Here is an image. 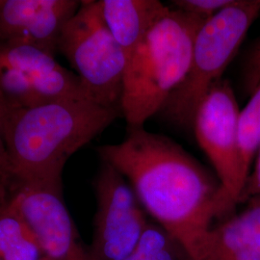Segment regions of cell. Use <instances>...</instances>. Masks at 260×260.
<instances>
[{
  "instance_id": "12",
  "label": "cell",
  "mask_w": 260,
  "mask_h": 260,
  "mask_svg": "<svg viewBox=\"0 0 260 260\" xmlns=\"http://www.w3.org/2000/svg\"><path fill=\"white\" fill-rule=\"evenodd\" d=\"M103 20L125 58L168 9L158 0H99Z\"/></svg>"
},
{
  "instance_id": "19",
  "label": "cell",
  "mask_w": 260,
  "mask_h": 260,
  "mask_svg": "<svg viewBox=\"0 0 260 260\" xmlns=\"http://www.w3.org/2000/svg\"><path fill=\"white\" fill-rule=\"evenodd\" d=\"M7 114H8V108L0 94V133H1L2 126H3V123H4Z\"/></svg>"
},
{
  "instance_id": "9",
  "label": "cell",
  "mask_w": 260,
  "mask_h": 260,
  "mask_svg": "<svg viewBox=\"0 0 260 260\" xmlns=\"http://www.w3.org/2000/svg\"><path fill=\"white\" fill-rule=\"evenodd\" d=\"M11 204L37 237L47 260H93L80 241L62 188L15 184Z\"/></svg>"
},
{
  "instance_id": "5",
  "label": "cell",
  "mask_w": 260,
  "mask_h": 260,
  "mask_svg": "<svg viewBox=\"0 0 260 260\" xmlns=\"http://www.w3.org/2000/svg\"><path fill=\"white\" fill-rule=\"evenodd\" d=\"M57 51L74 68L93 102L121 110L126 58L103 20L99 1H81L62 28Z\"/></svg>"
},
{
  "instance_id": "20",
  "label": "cell",
  "mask_w": 260,
  "mask_h": 260,
  "mask_svg": "<svg viewBox=\"0 0 260 260\" xmlns=\"http://www.w3.org/2000/svg\"><path fill=\"white\" fill-rule=\"evenodd\" d=\"M46 260H47V259H46Z\"/></svg>"
},
{
  "instance_id": "17",
  "label": "cell",
  "mask_w": 260,
  "mask_h": 260,
  "mask_svg": "<svg viewBox=\"0 0 260 260\" xmlns=\"http://www.w3.org/2000/svg\"><path fill=\"white\" fill-rule=\"evenodd\" d=\"M253 162L254 167L250 174L244 194L242 197L241 203L252 197H260V147Z\"/></svg>"
},
{
  "instance_id": "2",
  "label": "cell",
  "mask_w": 260,
  "mask_h": 260,
  "mask_svg": "<svg viewBox=\"0 0 260 260\" xmlns=\"http://www.w3.org/2000/svg\"><path fill=\"white\" fill-rule=\"evenodd\" d=\"M121 110L64 100L9 110L1 130L15 184L62 188L67 161L109 127Z\"/></svg>"
},
{
  "instance_id": "6",
  "label": "cell",
  "mask_w": 260,
  "mask_h": 260,
  "mask_svg": "<svg viewBox=\"0 0 260 260\" xmlns=\"http://www.w3.org/2000/svg\"><path fill=\"white\" fill-rule=\"evenodd\" d=\"M0 94L8 111L64 100L92 101L54 53L28 44H0Z\"/></svg>"
},
{
  "instance_id": "16",
  "label": "cell",
  "mask_w": 260,
  "mask_h": 260,
  "mask_svg": "<svg viewBox=\"0 0 260 260\" xmlns=\"http://www.w3.org/2000/svg\"><path fill=\"white\" fill-rule=\"evenodd\" d=\"M233 0H175L173 8L206 21L228 7Z\"/></svg>"
},
{
  "instance_id": "15",
  "label": "cell",
  "mask_w": 260,
  "mask_h": 260,
  "mask_svg": "<svg viewBox=\"0 0 260 260\" xmlns=\"http://www.w3.org/2000/svg\"><path fill=\"white\" fill-rule=\"evenodd\" d=\"M239 140L243 164L250 175L260 147V78L249 103L240 111Z\"/></svg>"
},
{
  "instance_id": "3",
  "label": "cell",
  "mask_w": 260,
  "mask_h": 260,
  "mask_svg": "<svg viewBox=\"0 0 260 260\" xmlns=\"http://www.w3.org/2000/svg\"><path fill=\"white\" fill-rule=\"evenodd\" d=\"M204 22L168 6L126 58L121 111L128 128L144 127L162 111L185 77L196 35Z\"/></svg>"
},
{
  "instance_id": "11",
  "label": "cell",
  "mask_w": 260,
  "mask_h": 260,
  "mask_svg": "<svg viewBox=\"0 0 260 260\" xmlns=\"http://www.w3.org/2000/svg\"><path fill=\"white\" fill-rule=\"evenodd\" d=\"M201 260H260V197L250 198L241 212L214 224Z\"/></svg>"
},
{
  "instance_id": "8",
  "label": "cell",
  "mask_w": 260,
  "mask_h": 260,
  "mask_svg": "<svg viewBox=\"0 0 260 260\" xmlns=\"http://www.w3.org/2000/svg\"><path fill=\"white\" fill-rule=\"evenodd\" d=\"M94 190L96 211L92 258L122 260L135 248L149 224L148 214L127 180L103 161Z\"/></svg>"
},
{
  "instance_id": "14",
  "label": "cell",
  "mask_w": 260,
  "mask_h": 260,
  "mask_svg": "<svg viewBox=\"0 0 260 260\" xmlns=\"http://www.w3.org/2000/svg\"><path fill=\"white\" fill-rule=\"evenodd\" d=\"M122 260H190L183 248L154 222H149L135 248Z\"/></svg>"
},
{
  "instance_id": "13",
  "label": "cell",
  "mask_w": 260,
  "mask_h": 260,
  "mask_svg": "<svg viewBox=\"0 0 260 260\" xmlns=\"http://www.w3.org/2000/svg\"><path fill=\"white\" fill-rule=\"evenodd\" d=\"M0 191V260H46L36 235Z\"/></svg>"
},
{
  "instance_id": "18",
  "label": "cell",
  "mask_w": 260,
  "mask_h": 260,
  "mask_svg": "<svg viewBox=\"0 0 260 260\" xmlns=\"http://www.w3.org/2000/svg\"><path fill=\"white\" fill-rule=\"evenodd\" d=\"M9 179V157L3 137L0 133V183Z\"/></svg>"
},
{
  "instance_id": "4",
  "label": "cell",
  "mask_w": 260,
  "mask_h": 260,
  "mask_svg": "<svg viewBox=\"0 0 260 260\" xmlns=\"http://www.w3.org/2000/svg\"><path fill=\"white\" fill-rule=\"evenodd\" d=\"M259 14L260 0H233L202 24L185 77L160 112L166 120L180 127H193L200 103L214 84L222 79Z\"/></svg>"
},
{
  "instance_id": "7",
  "label": "cell",
  "mask_w": 260,
  "mask_h": 260,
  "mask_svg": "<svg viewBox=\"0 0 260 260\" xmlns=\"http://www.w3.org/2000/svg\"><path fill=\"white\" fill-rule=\"evenodd\" d=\"M240 109L230 82L218 80L196 112L193 130L215 176L233 205H239L249 179L239 140Z\"/></svg>"
},
{
  "instance_id": "1",
  "label": "cell",
  "mask_w": 260,
  "mask_h": 260,
  "mask_svg": "<svg viewBox=\"0 0 260 260\" xmlns=\"http://www.w3.org/2000/svg\"><path fill=\"white\" fill-rule=\"evenodd\" d=\"M96 150L127 180L148 216L178 242L189 259L201 260L216 220L235 208L217 177L177 142L144 127L128 128L121 143Z\"/></svg>"
},
{
  "instance_id": "10",
  "label": "cell",
  "mask_w": 260,
  "mask_h": 260,
  "mask_svg": "<svg viewBox=\"0 0 260 260\" xmlns=\"http://www.w3.org/2000/svg\"><path fill=\"white\" fill-rule=\"evenodd\" d=\"M80 4L76 0H0V44H28L55 54L62 28Z\"/></svg>"
}]
</instances>
